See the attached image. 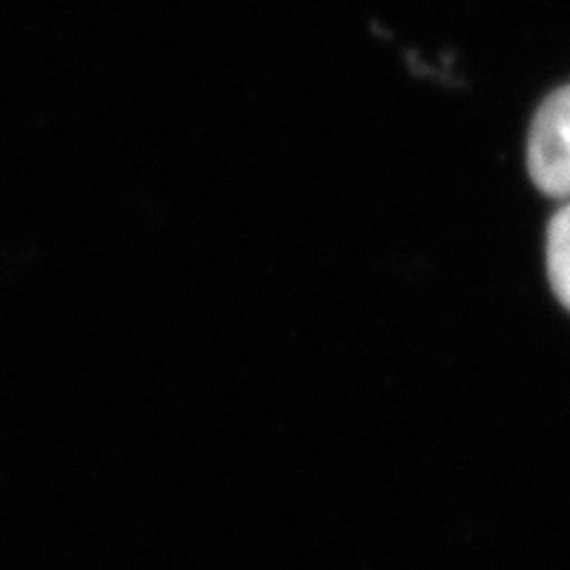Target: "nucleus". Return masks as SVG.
Listing matches in <instances>:
<instances>
[{
  "instance_id": "f257e3e1",
  "label": "nucleus",
  "mask_w": 570,
  "mask_h": 570,
  "mask_svg": "<svg viewBox=\"0 0 570 570\" xmlns=\"http://www.w3.org/2000/svg\"><path fill=\"white\" fill-rule=\"evenodd\" d=\"M528 169L544 195H570V83L551 94L532 119Z\"/></svg>"
},
{
  "instance_id": "f03ea898",
  "label": "nucleus",
  "mask_w": 570,
  "mask_h": 570,
  "mask_svg": "<svg viewBox=\"0 0 570 570\" xmlns=\"http://www.w3.org/2000/svg\"><path fill=\"white\" fill-rule=\"evenodd\" d=\"M549 283L566 309H570V205L561 207L547 230Z\"/></svg>"
}]
</instances>
